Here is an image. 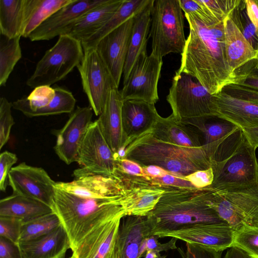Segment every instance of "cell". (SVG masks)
Here are the masks:
<instances>
[{
  "label": "cell",
  "mask_w": 258,
  "mask_h": 258,
  "mask_svg": "<svg viewBox=\"0 0 258 258\" xmlns=\"http://www.w3.org/2000/svg\"><path fill=\"white\" fill-rule=\"evenodd\" d=\"M184 16L189 33L177 71L196 78L211 95L235 84V72L230 68L225 54L224 20L207 25L192 15Z\"/></svg>",
  "instance_id": "obj_1"
},
{
  "label": "cell",
  "mask_w": 258,
  "mask_h": 258,
  "mask_svg": "<svg viewBox=\"0 0 258 258\" xmlns=\"http://www.w3.org/2000/svg\"><path fill=\"white\" fill-rule=\"evenodd\" d=\"M125 194L103 198H83L55 187L52 210L67 233L73 252L102 224L125 216Z\"/></svg>",
  "instance_id": "obj_2"
},
{
  "label": "cell",
  "mask_w": 258,
  "mask_h": 258,
  "mask_svg": "<svg viewBox=\"0 0 258 258\" xmlns=\"http://www.w3.org/2000/svg\"><path fill=\"white\" fill-rule=\"evenodd\" d=\"M164 186V194L147 215L153 235L195 224H227L210 204L211 189Z\"/></svg>",
  "instance_id": "obj_3"
},
{
  "label": "cell",
  "mask_w": 258,
  "mask_h": 258,
  "mask_svg": "<svg viewBox=\"0 0 258 258\" xmlns=\"http://www.w3.org/2000/svg\"><path fill=\"white\" fill-rule=\"evenodd\" d=\"M125 159L142 167L157 165L181 177L208 169L216 161L204 146L188 148L173 145L156 139L150 132L128 146Z\"/></svg>",
  "instance_id": "obj_4"
},
{
  "label": "cell",
  "mask_w": 258,
  "mask_h": 258,
  "mask_svg": "<svg viewBox=\"0 0 258 258\" xmlns=\"http://www.w3.org/2000/svg\"><path fill=\"white\" fill-rule=\"evenodd\" d=\"M210 204L234 231L258 225V179L253 182L211 190Z\"/></svg>",
  "instance_id": "obj_5"
},
{
  "label": "cell",
  "mask_w": 258,
  "mask_h": 258,
  "mask_svg": "<svg viewBox=\"0 0 258 258\" xmlns=\"http://www.w3.org/2000/svg\"><path fill=\"white\" fill-rule=\"evenodd\" d=\"M182 12L179 0H154L149 33L151 52L162 58L171 53H182L186 40Z\"/></svg>",
  "instance_id": "obj_6"
},
{
  "label": "cell",
  "mask_w": 258,
  "mask_h": 258,
  "mask_svg": "<svg viewBox=\"0 0 258 258\" xmlns=\"http://www.w3.org/2000/svg\"><path fill=\"white\" fill-rule=\"evenodd\" d=\"M83 56L81 42L69 35H62L37 62L26 84L33 89L40 86H50L77 67Z\"/></svg>",
  "instance_id": "obj_7"
},
{
  "label": "cell",
  "mask_w": 258,
  "mask_h": 258,
  "mask_svg": "<svg viewBox=\"0 0 258 258\" xmlns=\"http://www.w3.org/2000/svg\"><path fill=\"white\" fill-rule=\"evenodd\" d=\"M256 149L242 131L228 156L214 163V180L211 189L248 184L257 180L258 160Z\"/></svg>",
  "instance_id": "obj_8"
},
{
  "label": "cell",
  "mask_w": 258,
  "mask_h": 258,
  "mask_svg": "<svg viewBox=\"0 0 258 258\" xmlns=\"http://www.w3.org/2000/svg\"><path fill=\"white\" fill-rule=\"evenodd\" d=\"M212 95L194 77L176 71L166 100L178 120L211 115Z\"/></svg>",
  "instance_id": "obj_9"
},
{
  "label": "cell",
  "mask_w": 258,
  "mask_h": 258,
  "mask_svg": "<svg viewBox=\"0 0 258 258\" xmlns=\"http://www.w3.org/2000/svg\"><path fill=\"white\" fill-rule=\"evenodd\" d=\"M74 171L75 178L89 175L112 176L116 162L112 151L100 128L97 120L92 122L80 148Z\"/></svg>",
  "instance_id": "obj_10"
},
{
  "label": "cell",
  "mask_w": 258,
  "mask_h": 258,
  "mask_svg": "<svg viewBox=\"0 0 258 258\" xmlns=\"http://www.w3.org/2000/svg\"><path fill=\"white\" fill-rule=\"evenodd\" d=\"M77 68L90 107L98 116L109 91L118 87L96 48L84 50L83 59Z\"/></svg>",
  "instance_id": "obj_11"
},
{
  "label": "cell",
  "mask_w": 258,
  "mask_h": 258,
  "mask_svg": "<svg viewBox=\"0 0 258 258\" xmlns=\"http://www.w3.org/2000/svg\"><path fill=\"white\" fill-rule=\"evenodd\" d=\"M162 64V58L152 52L141 54L120 90L123 101L142 100L154 104L158 102V84Z\"/></svg>",
  "instance_id": "obj_12"
},
{
  "label": "cell",
  "mask_w": 258,
  "mask_h": 258,
  "mask_svg": "<svg viewBox=\"0 0 258 258\" xmlns=\"http://www.w3.org/2000/svg\"><path fill=\"white\" fill-rule=\"evenodd\" d=\"M8 180L13 193L37 200L52 209L55 182L42 168L22 162L12 168Z\"/></svg>",
  "instance_id": "obj_13"
},
{
  "label": "cell",
  "mask_w": 258,
  "mask_h": 258,
  "mask_svg": "<svg viewBox=\"0 0 258 258\" xmlns=\"http://www.w3.org/2000/svg\"><path fill=\"white\" fill-rule=\"evenodd\" d=\"M113 176L120 181L125 189L123 201L125 216L148 215L165 191L164 186L152 184L145 178L128 175L117 170Z\"/></svg>",
  "instance_id": "obj_14"
},
{
  "label": "cell",
  "mask_w": 258,
  "mask_h": 258,
  "mask_svg": "<svg viewBox=\"0 0 258 258\" xmlns=\"http://www.w3.org/2000/svg\"><path fill=\"white\" fill-rule=\"evenodd\" d=\"M93 112L90 107L78 106L57 132L54 149L59 158L67 165L77 162L80 148L92 122Z\"/></svg>",
  "instance_id": "obj_15"
},
{
  "label": "cell",
  "mask_w": 258,
  "mask_h": 258,
  "mask_svg": "<svg viewBox=\"0 0 258 258\" xmlns=\"http://www.w3.org/2000/svg\"><path fill=\"white\" fill-rule=\"evenodd\" d=\"M160 238L173 237L223 251L232 247L234 230L227 224L199 223L177 230L156 233Z\"/></svg>",
  "instance_id": "obj_16"
},
{
  "label": "cell",
  "mask_w": 258,
  "mask_h": 258,
  "mask_svg": "<svg viewBox=\"0 0 258 258\" xmlns=\"http://www.w3.org/2000/svg\"><path fill=\"white\" fill-rule=\"evenodd\" d=\"M106 0H73L46 19L28 36L31 41L49 40L67 34L73 25L89 10Z\"/></svg>",
  "instance_id": "obj_17"
},
{
  "label": "cell",
  "mask_w": 258,
  "mask_h": 258,
  "mask_svg": "<svg viewBox=\"0 0 258 258\" xmlns=\"http://www.w3.org/2000/svg\"><path fill=\"white\" fill-rule=\"evenodd\" d=\"M135 15L102 38L95 47L118 87L122 77Z\"/></svg>",
  "instance_id": "obj_18"
},
{
  "label": "cell",
  "mask_w": 258,
  "mask_h": 258,
  "mask_svg": "<svg viewBox=\"0 0 258 258\" xmlns=\"http://www.w3.org/2000/svg\"><path fill=\"white\" fill-rule=\"evenodd\" d=\"M211 115L228 121L240 128L258 127V104L232 96L223 91L212 95Z\"/></svg>",
  "instance_id": "obj_19"
},
{
  "label": "cell",
  "mask_w": 258,
  "mask_h": 258,
  "mask_svg": "<svg viewBox=\"0 0 258 258\" xmlns=\"http://www.w3.org/2000/svg\"><path fill=\"white\" fill-rule=\"evenodd\" d=\"M159 115L154 104L142 100H124L121 112L122 145L128 147L137 138L150 132Z\"/></svg>",
  "instance_id": "obj_20"
},
{
  "label": "cell",
  "mask_w": 258,
  "mask_h": 258,
  "mask_svg": "<svg viewBox=\"0 0 258 258\" xmlns=\"http://www.w3.org/2000/svg\"><path fill=\"white\" fill-rule=\"evenodd\" d=\"M54 186L75 196L87 198H103L125 194L120 181L114 176H85L70 182H55Z\"/></svg>",
  "instance_id": "obj_21"
},
{
  "label": "cell",
  "mask_w": 258,
  "mask_h": 258,
  "mask_svg": "<svg viewBox=\"0 0 258 258\" xmlns=\"http://www.w3.org/2000/svg\"><path fill=\"white\" fill-rule=\"evenodd\" d=\"M152 235V227L147 216L122 217L116 239L120 258H140L142 242Z\"/></svg>",
  "instance_id": "obj_22"
},
{
  "label": "cell",
  "mask_w": 258,
  "mask_h": 258,
  "mask_svg": "<svg viewBox=\"0 0 258 258\" xmlns=\"http://www.w3.org/2000/svg\"><path fill=\"white\" fill-rule=\"evenodd\" d=\"M156 139L188 148L203 146L202 137L192 125L177 120L172 114L167 117L158 116L150 132Z\"/></svg>",
  "instance_id": "obj_23"
},
{
  "label": "cell",
  "mask_w": 258,
  "mask_h": 258,
  "mask_svg": "<svg viewBox=\"0 0 258 258\" xmlns=\"http://www.w3.org/2000/svg\"><path fill=\"white\" fill-rule=\"evenodd\" d=\"M200 132L206 148L215 160L220 147L240 130L235 124L213 115L195 117L181 120Z\"/></svg>",
  "instance_id": "obj_24"
},
{
  "label": "cell",
  "mask_w": 258,
  "mask_h": 258,
  "mask_svg": "<svg viewBox=\"0 0 258 258\" xmlns=\"http://www.w3.org/2000/svg\"><path fill=\"white\" fill-rule=\"evenodd\" d=\"M119 216L102 224L73 252L75 258H107L114 248L120 220Z\"/></svg>",
  "instance_id": "obj_25"
},
{
  "label": "cell",
  "mask_w": 258,
  "mask_h": 258,
  "mask_svg": "<svg viewBox=\"0 0 258 258\" xmlns=\"http://www.w3.org/2000/svg\"><path fill=\"white\" fill-rule=\"evenodd\" d=\"M19 244L24 258H64L71 249L69 237L62 225L43 236Z\"/></svg>",
  "instance_id": "obj_26"
},
{
  "label": "cell",
  "mask_w": 258,
  "mask_h": 258,
  "mask_svg": "<svg viewBox=\"0 0 258 258\" xmlns=\"http://www.w3.org/2000/svg\"><path fill=\"white\" fill-rule=\"evenodd\" d=\"M123 101L118 88L111 89L97 119L105 139L114 153L123 144L121 112Z\"/></svg>",
  "instance_id": "obj_27"
},
{
  "label": "cell",
  "mask_w": 258,
  "mask_h": 258,
  "mask_svg": "<svg viewBox=\"0 0 258 258\" xmlns=\"http://www.w3.org/2000/svg\"><path fill=\"white\" fill-rule=\"evenodd\" d=\"M154 0H149L147 5L134 17V22L129 42L122 77L124 83L137 59L147 52V46L150 30L151 11Z\"/></svg>",
  "instance_id": "obj_28"
},
{
  "label": "cell",
  "mask_w": 258,
  "mask_h": 258,
  "mask_svg": "<svg viewBox=\"0 0 258 258\" xmlns=\"http://www.w3.org/2000/svg\"><path fill=\"white\" fill-rule=\"evenodd\" d=\"M123 0H106L88 11L73 25L67 35L81 42L89 38L113 16Z\"/></svg>",
  "instance_id": "obj_29"
},
{
  "label": "cell",
  "mask_w": 258,
  "mask_h": 258,
  "mask_svg": "<svg viewBox=\"0 0 258 258\" xmlns=\"http://www.w3.org/2000/svg\"><path fill=\"white\" fill-rule=\"evenodd\" d=\"M225 54L228 65L233 72L256 58L257 50L254 49L230 17L224 20Z\"/></svg>",
  "instance_id": "obj_30"
},
{
  "label": "cell",
  "mask_w": 258,
  "mask_h": 258,
  "mask_svg": "<svg viewBox=\"0 0 258 258\" xmlns=\"http://www.w3.org/2000/svg\"><path fill=\"white\" fill-rule=\"evenodd\" d=\"M52 212L43 203L19 194L13 193L0 201V216L18 218L23 223Z\"/></svg>",
  "instance_id": "obj_31"
},
{
  "label": "cell",
  "mask_w": 258,
  "mask_h": 258,
  "mask_svg": "<svg viewBox=\"0 0 258 258\" xmlns=\"http://www.w3.org/2000/svg\"><path fill=\"white\" fill-rule=\"evenodd\" d=\"M73 0H24L21 36L29 35L61 8Z\"/></svg>",
  "instance_id": "obj_32"
},
{
  "label": "cell",
  "mask_w": 258,
  "mask_h": 258,
  "mask_svg": "<svg viewBox=\"0 0 258 258\" xmlns=\"http://www.w3.org/2000/svg\"><path fill=\"white\" fill-rule=\"evenodd\" d=\"M149 0H123L110 19L96 33L81 42L83 50L95 48L100 40L142 10Z\"/></svg>",
  "instance_id": "obj_33"
},
{
  "label": "cell",
  "mask_w": 258,
  "mask_h": 258,
  "mask_svg": "<svg viewBox=\"0 0 258 258\" xmlns=\"http://www.w3.org/2000/svg\"><path fill=\"white\" fill-rule=\"evenodd\" d=\"M24 0H0V34L9 38L21 36Z\"/></svg>",
  "instance_id": "obj_34"
},
{
  "label": "cell",
  "mask_w": 258,
  "mask_h": 258,
  "mask_svg": "<svg viewBox=\"0 0 258 258\" xmlns=\"http://www.w3.org/2000/svg\"><path fill=\"white\" fill-rule=\"evenodd\" d=\"M21 36L9 38L1 35L0 86H4L18 61L22 57Z\"/></svg>",
  "instance_id": "obj_35"
},
{
  "label": "cell",
  "mask_w": 258,
  "mask_h": 258,
  "mask_svg": "<svg viewBox=\"0 0 258 258\" xmlns=\"http://www.w3.org/2000/svg\"><path fill=\"white\" fill-rule=\"evenodd\" d=\"M54 88L55 96L48 105L35 111H25L22 113L29 117H33L73 112L76 100L72 92L60 87Z\"/></svg>",
  "instance_id": "obj_36"
},
{
  "label": "cell",
  "mask_w": 258,
  "mask_h": 258,
  "mask_svg": "<svg viewBox=\"0 0 258 258\" xmlns=\"http://www.w3.org/2000/svg\"><path fill=\"white\" fill-rule=\"evenodd\" d=\"M61 225L53 211L22 223L20 242L43 236Z\"/></svg>",
  "instance_id": "obj_37"
},
{
  "label": "cell",
  "mask_w": 258,
  "mask_h": 258,
  "mask_svg": "<svg viewBox=\"0 0 258 258\" xmlns=\"http://www.w3.org/2000/svg\"><path fill=\"white\" fill-rule=\"evenodd\" d=\"M232 247L243 250L251 258H258V225L244 226L234 231Z\"/></svg>",
  "instance_id": "obj_38"
},
{
  "label": "cell",
  "mask_w": 258,
  "mask_h": 258,
  "mask_svg": "<svg viewBox=\"0 0 258 258\" xmlns=\"http://www.w3.org/2000/svg\"><path fill=\"white\" fill-rule=\"evenodd\" d=\"M229 16L253 48L257 50L258 37L255 27L247 15L244 0H240Z\"/></svg>",
  "instance_id": "obj_39"
},
{
  "label": "cell",
  "mask_w": 258,
  "mask_h": 258,
  "mask_svg": "<svg viewBox=\"0 0 258 258\" xmlns=\"http://www.w3.org/2000/svg\"><path fill=\"white\" fill-rule=\"evenodd\" d=\"M235 84L258 90V60L252 59L235 71Z\"/></svg>",
  "instance_id": "obj_40"
},
{
  "label": "cell",
  "mask_w": 258,
  "mask_h": 258,
  "mask_svg": "<svg viewBox=\"0 0 258 258\" xmlns=\"http://www.w3.org/2000/svg\"><path fill=\"white\" fill-rule=\"evenodd\" d=\"M179 1L180 7L184 14L192 15L207 25L220 22L211 14L200 0H179Z\"/></svg>",
  "instance_id": "obj_41"
},
{
  "label": "cell",
  "mask_w": 258,
  "mask_h": 258,
  "mask_svg": "<svg viewBox=\"0 0 258 258\" xmlns=\"http://www.w3.org/2000/svg\"><path fill=\"white\" fill-rule=\"evenodd\" d=\"M12 103L5 97L0 98V150L7 144L15 122L12 113Z\"/></svg>",
  "instance_id": "obj_42"
},
{
  "label": "cell",
  "mask_w": 258,
  "mask_h": 258,
  "mask_svg": "<svg viewBox=\"0 0 258 258\" xmlns=\"http://www.w3.org/2000/svg\"><path fill=\"white\" fill-rule=\"evenodd\" d=\"M240 0H200L211 14L218 20L223 21Z\"/></svg>",
  "instance_id": "obj_43"
},
{
  "label": "cell",
  "mask_w": 258,
  "mask_h": 258,
  "mask_svg": "<svg viewBox=\"0 0 258 258\" xmlns=\"http://www.w3.org/2000/svg\"><path fill=\"white\" fill-rule=\"evenodd\" d=\"M181 258H221L222 251L201 245L186 243L185 247L177 248Z\"/></svg>",
  "instance_id": "obj_44"
},
{
  "label": "cell",
  "mask_w": 258,
  "mask_h": 258,
  "mask_svg": "<svg viewBox=\"0 0 258 258\" xmlns=\"http://www.w3.org/2000/svg\"><path fill=\"white\" fill-rule=\"evenodd\" d=\"M22 223L18 218L0 216V237L19 244Z\"/></svg>",
  "instance_id": "obj_45"
},
{
  "label": "cell",
  "mask_w": 258,
  "mask_h": 258,
  "mask_svg": "<svg viewBox=\"0 0 258 258\" xmlns=\"http://www.w3.org/2000/svg\"><path fill=\"white\" fill-rule=\"evenodd\" d=\"M159 238L156 235H152L143 240L140 249V258L148 251L160 253L162 251L177 249V239L172 237L168 242L162 243L158 241Z\"/></svg>",
  "instance_id": "obj_46"
},
{
  "label": "cell",
  "mask_w": 258,
  "mask_h": 258,
  "mask_svg": "<svg viewBox=\"0 0 258 258\" xmlns=\"http://www.w3.org/2000/svg\"><path fill=\"white\" fill-rule=\"evenodd\" d=\"M214 175L212 166L207 169L197 170L184 176V178L197 189H211V186L214 182Z\"/></svg>",
  "instance_id": "obj_47"
},
{
  "label": "cell",
  "mask_w": 258,
  "mask_h": 258,
  "mask_svg": "<svg viewBox=\"0 0 258 258\" xmlns=\"http://www.w3.org/2000/svg\"><path fill=\"white\" fill-rule=\"evenodd\" d=\"M222 91L232 96L258 104V90L232 84L225 86Z\"/></svg>",
  "instance_id": "obj_48"
},
{
  "label": "cell",
  "mask_w": 258,
  "mask_h": 258,
  "mask_svg": "<svg viewBox=\"0 0 258 258\" xmlns=\"http://www.w3.org/2000/svg\"><path fill=\"white\" fill-rule=\"evenodd\" d=\"M18 160L17 155L6 151L0 155V190L5 191L7 186V178L13 168L12 166Z\"/></svg>",
  "instance_id": "obj_49"
},
{
  "label": "cell",
  "mask_w": 258,
  "mask_h": 258,
  "mask_svg": "<svg viewBox=\"0 0 258 258\" xmlns=\"http://www.w3.org/2000/svg\"><path fill=\"white\" fill-rule=\"evenodd\" d=\"M149 180L154 185L196 188L184 177L174 174H169L160 177L149 178Z\"/></svg>",
  "instance_id": "obj_50"
},
{
  "label": "cell",
  "mask_w": 258,
  "mask_h": 258,
  "mask_svg": "<svg viewBox=\"0 0 258 258\" xmlns=\"http://www.w3.org/2000/svg\"><path fill=\"white\" fill-rule=\"evenodd\" d=\"M116 170L128 175L149 179L144 172L143 167L132 160L123 159L116 161Z\"/></svg>",
  "instance_id": "obj_51"
},
{
  "label": "cell",
  "mask_w": 258,
  "mask_h": 258,
  "mask_svg": "<svg viewBox=\"0 0 258 258\" xmlns=\"http://www.w3.org/2000/svg\"><path fill=\"white\" fill-rule=\"evenodd\" d=\"M0 258H24L19 244L0 237Z\"/></svg>",
  "instance_id": "obj_52"
},
{
  "label": "cell",
  "mask_w": 258,
  "mask_h": 258,
  "mask_svg": "<svg viewBox=\"0 0 258 258\" xmlns=\"http://www.w3.org/2000/svg\"><path fill=\"white\" fill-rule=\"evenodd\" d=\"M143 168L144 172L148 179L149 178L160 177L169 174H174L157 165H149L143 167Z\"/></svg>",
  "instance_id": "obj_53"
},
{
  "label": "cell",
  "mask_w": 258,
  "mask_h": 258,
  "mask_svg": "<svg viewBox=\"0 0 258 258\" xmlns=\"http://www.w3.org/2000/svg\"><path fill=\"white\" fill-rule=\"evenodd\" d=\"M245 137L255 148L258 147V127L242 131Z\"/></svg>",
  "instance_id": "obj_54"
},
{
  "label": "cell",
  "mask_w": 258,
  "mask_h": 258,
  "mask_svg": "<svg viewBox=\"0 0 258 258\" xmlns=\"http://www.w3.org/2000/svg\"><path fill=\"white\" fill-rule=\"evenodd\" d=\"M224 258H251L243 250L235 247L229 248L225 254Z\"/></svg>",
  "instance_id": "obj_55"
},
{
  "label": "cell",
  "mask_w": 258,
  "mask_h": 258,
  "mask_svg": "<svg viewBox=\"0 0 258 258\" xmlns=\"http://www.w3.org/2000/svg\"><path fill=\"white\" fill-rule=\"evenodd\" d=\"M166 255H161L160 253L148 251L145 253V258H166Z\"/></svg>",
  "instance_id": "obj_56"
},
{
  "label": "cell",
  "mask_w": 258,
  "mask_h": 258,
  "mask_svg": "<svg viewBox=\"0 0 258 258\" xmlns=\"http://www.w3.org/2000/svg\"><path fill=\"white\" fill-rule=\"evenodd\" d=\"M107 258H120V252L116 241L114 248L111 251Z\"/></svg>",
  "instance_id": "obj_57"
},
{
  "label": "cell",
  "mask_w": 258,
  "mask_h": 258,
  "mask_svg": "<svg viewBox=\"0 0 258 258\" xmlns=\"http://www.w3.org/2000/svg\"><path fill=\"white\" fill-rule=\"evenodd\" d=\"M257 4H258V0H257ZM256 35L258 37V28L256 30Z\"/></svg>",
  "instance_id": "obj_58"
},
{
  "label": "cell",
  "mask_w": 258,
  "mask_h": 258,
  "mask_svg": "<svg viewBox=\"0 0 258 258\" xmlns=\"http://www.w3.org/2000/svg\"><path fill=\"white\" fill-rule=\"evenodd\" d=\"M256 59L258 60V49H257V56Z\"/></svg>",
  "instance_id": "obj_59"
},
{
  "label": "cell",
  "mask_w": 258,
  "mask_h": 258,
  "mask_svg": "<svg viewBox=\"0 0 258 258\" xmlns=\"http://www.w3.org/2000/svg\"><path fill=\"white\" fill-rule=\"evenodd\" d=\"M69 258H75V256L72 254V255Z\"/></svg>",
  "instance_id": "obj_60"
}]
</instances>
